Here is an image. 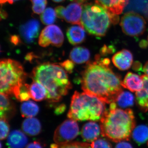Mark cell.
Instances as JSON below:
<instances>
[{
  "mask_svg": "<svg viewBox=\"0 0 148 148\" xmlns=\"http://www.w3.org/2000/svg\"><path fill=\"white\" fill-rule=\"evenodd\" d=\"M108 58H102L98 54L95 61L88 63L83 72L82 89L108 104L114 102L123 91L121 78L111 69Z\"/></svg>",
  "mask_w": 148,
  "mask_h": 148,
  "instance_id": "6da1fadb",
  "label": "cell"
},
{
  "mask_svg": "<svg viewBox=\"0 0 148 148\" xmlns=\"http://www.w3.org/2000/svg\"><path fill=\"white\" fill-rule=\"evenodd\" d=\"M33 80L41 84L47 89L48 101L57 103L72 88L67 72L61 66L45 63L35 67L32 73Z\"/></svg>",
  "mask_w": 148,
  "mask_h": 148,
  "instance_id": "7a4b0ae2",
  "label": "cell"
},
{
  "mask_svg": "<svg viewBox=\"0 0 148 148\" xmlns=\"http://www.w3.org/2000/svg\"><path fill=\"white\" fill-rule=\"evenodd\" d=\"M135 126L132 110L118 108L115 102L110 103L101 119V134L116 143L129 140Z\"/></svg>",
  "mask_w": 148,
  "mask_h": 148,
  "instance_id": "3957f363",
  "label": "cell"
},
{
  "mask_svg": "<svg viewBox=\"0 0 148 148\" xmlns=\"http://www.w3.org/2000/svg\"><path fill=\"white\" fill-rule=\"evenodd\" d=\"M119 22L118 15L111 13L96 2L83 5L82 24L90 35L104 36L111 24L115 25Z\"/></svg>",
  "mask_w": 148,
  "mask_h": 148,
  "instance_id": "277c9868",
  "label": "cell"
},
{
  "mask_svg": "<svg viewBox=\"0 0 148 148\" xmlns=\"http://www.w3.org/2000/svg\"><path fill=\"white\" fill-rule=\"evenodd\" d=\"M105 104L93 95L75 91L72 96L68 118L75 121H97L101 119L106 110Z\"/></svg>",
  "mask_w": 148,
  "mask_h": 148,
  "instance_id": "5b68a950",
  "label": "cell"
},
{
  "mask_svg": "<svg viewBox=\"0 0 148 148\" xmlns=\"http://www.w3.org/2000/svg\"><path fill=\"white\" fill-rule=\"evenodd\" d=\"M27 74L22 65L15 60L4 59L0 62V91L16 98L25 83Z\"/></svg>",
  "mask_w": 148,
  "mask_h": 148,
  "instance_id": "8992f818",
  "label": "cell"
},
{
  "mask_svg": "<svg viewBox=\"0 0 148 148\" xmlns=\"http://www.w3.org/2000/svg\"><path fill=\"white\" fill-rule=\"evenodd\" d=\"M123 32L127 36L138 37L144 34L146 28L145 18L139 14L131 11L125 14L120 22Z\"/></svg>",
  "mask_w": 148,
  "mask_h": 148,
  "instance_id": "52a82bcc",
  "label": "cell"
},
{
  "mask_svg": "<svg viewBox=\"0 0 148 148\" xmlns=\"http://www.w3.org/2000/svg\"><path fill=\"white\" fill-rule=\"evenodd\" d=\"M79 134V128L76 121L66 120L56 130L53 140L60 145H66L74 140Z\"/></svg>",
  "mask_w": 148,
  "mask_h": 148,
  "instance_id": "ba28073f",
  "label": "cell"
},
{
  "mask_svg": "<svg viewBox=\"0 0 148 148\" xmlns=\"http://www.w3.org/2000/svg\"><path fill=\"white\" fill-rule=\"evenodd\" d=\"M64 41L63 32L59 27L51 25L44 28L40 35L38 43L42 47H45L50 45L60 47Z\"/></svg>",
  "mask_w": 148,
  "mask_h": 148,
  "instance_id": "9c48e42d",
  "label": "cell"
},
{
  "mask_svg": "<svg viewBox=\"0 0 148 148\" xmlns=\"http://www.w3.org/2000/svg\"><path fill=\"white\" fill-rule=\"evenodd\" d=\"M40 25L36 19L29 20L21 25L19 29L20 35L26 43L31 44L34 42L39 34Z\"/></svg>",
  "mask_w": 148,
  "mask_h": 148,
  "instance_id": "30bf717a",
  "label": "cell"
},
{
  "mask_svg": "<svg viewBox=\"0 0 148 148\" xmlns=\"http://www.w3.org/2000/svg\"><path fill=\"white\" fill-rule=\"evenodd\" d=\"M83 9V5H82L77 3H72L64 9L63 18L68 23L82 25L81 19Z\"/></svg>",
  "mask_w": 148,
  "mask_h": 148,
  "instance_id": "8fae6325",
  "label": "cell"
},
{
  "mask_svg": "<svg viewBox=\"0 0 148 148\" xmlns=\"http://www.w3.org/2000/svg\"><path fill=\"white\" fill-rule=\"evenodd\" d=\"M133 57L129 50L123 49L114 54L112 57L113 64L121 71L128 70L132 66Z\"/></svg>",
  "mask_w": 148,
  "mask_h": 148,
  "instance_id": "7c38bea8",
  "label": "cell"
},
{
  "mask_svg": "<svg viewBox=\"0 0 148 148\" xmlns=\"http://www.w3.org/2000/svg\"><path fill=\"white\" fill-rule=\"evenodd\" d=\"M122 86L132 92H138L143 89L144 82L142 77L137 74L129 72L122 81Z\"/></svg>",
  "mask_w": 148,
  "mask_h": 148,
  "instance_id": "4fadbf2b",
  "label": "cell"
},
{
  "mask_svg": "<svg viewBox=\"0 0 148 148\" xmlns=\"http://www.w3.org/2000/svg\"><path fill=\"white\" fill-rule=\"evenodd\" d=\"M101 132V126L98 123L94 122H89L83 126L81 136L85 141L92 143L97 139Z\"/></svg>",
  "mask_w": 148,
  "mask_h": 148,
  "instance_id": "5bb4252c",
  "label": "cell"
},
{
  "mask_svg": "<svg viewBox=\"0 0 148 148\" xmlns=\"http://www.w3.org/2000/svg\"><path fill=\"white\" fill-rule=\"evenodd\" d=\"M82 25H77L69 27L67 31V36L70 43L77 45L84 41L86 35Z\"/></svg>",
  "mask_w": 148,
  "mask_h": 148,
  "instance_id": "9a60e30c",
  "label": "cell"
},
{
  "mask_svg": "<svg viewBox=\"0 0 148 148\" xmlns=\"http://www.w3.org/2000/svg\"><path fill=\"white\" fill-rule=\"evenodd\" d=\"M27 142V136L20 130L12 131L8 138L7 145L9 148H24Z\"/></svg>",
  "mask_w": 148,
  "mask_h": 148,
  "instance_id": "2e32d148",
  "label": "cell"
},
{
  "mask_svg": "<svg viewBox=\"0 0 148 148\" xmlns=\"http://www.w3.org/2000/svg\"><path fill=\"white\" fill-rule=\"evenodd\" d=\"M21 127L24 133L29 136L38 135L41 131L40 122L37 119L33 117L28 118L24 120Z\"/></svg>",
  "mask_w": 148,
  "mask_h": 148,
  "instance_id": "e0dca14e",
  "label": "cell"
},
{
  "mask_svg": "<svg viewBox=\"0 0 148 148\" xmlns=\"http://www.w3.org/2000/svg\"><path fill=\"white\" fill-rule=\"evenodd\" d=\"M90 53L87 48L77 47L73 49L70 52V58L74 63L82 64L88 62L90 58Z\"/></svg>",
  "mask_w": 148,
  "mask_h": 148,
  "instance_id": "ac0fdd59",
  "label": "cell"
},
{
  "mask_svg": "<svg viewBox=\"0 0 148 148\" xmlns=\"http://www.w3.org/2000/svg\"><path fill=\"white\" fill-rule=\"evenodd\" d=\"M144 87L143 89L136 93V101L138 106L145 111L148 110V77L142 75Z\"/></svg>",
  "mask_w": 148,
  "mask_h": 148,
  "instance_id": "d6986e66",
  "label": "cell"
},
{
  "mask_svg": "<svg viewBox=\"0 0 148 148\" xmlns=\"http://www.w3.org/2000/svg\"><path fill=\"white\" fill-rule=\"evenodd\" d=\"M0 116L1 118L8 119L14 112V106L8 98V95L1 93L0 96Z\"/></svg>",
  "mask_w": 148,
  "mask_h": 148,
  "instance_id": "ffe728a7",
  "label": "cell"
},
{
  "mask_svg": "<svg viewBox=\"0 0 148 148\" xmlns=\"http://www.w3.org/2000/svg\"><path fill=\"white\" fill-rule=\"evenodd\" d=\"M31 98L36 101H41L47 98V92L41 84L34 81L29 86Z\"/></svg>",
  "mask_w": 148,
  "mask_h": 148,
  "instance_id": "44dd1931",
  "label": "cell"
},
{
  "mask_svg": "<svg viewBox=\"0 0 148 148\" xmlns=\"http://www.w3.org/2000/svg\"><path fill=\"white\" fill-rule=\"evenodd\" d=\"M95 2L105 8L110 12L117 15L120 14L125 6L119 0H95Z\"/></svg>",
  "mask_w": 148,
  "mask_h": 148,
  "instance_id": "7402d4cb",
  "label": "cell"
},
{
  "mask_svg": "<svg viewBox=\"0 0 148 148\" xmlns=\"http://www.w3.org/2000/svg\"><path fill=\"white\" fill-rule=\"evenodd\" d=\"M20 110L23 117H33L38 113L39 108L35 102L27 101L21 104Z\"/></svg>",
  "mask_w": 148,
  "mask_h": 148,
  "instance_id": "603a6c76",
  "label": "cell"
},
{
  "mask_svg": "<svg viewBox=\"0 0 148 148\" xmlns=\"http://www.w3.org/2000/svg\"><path fill=\"white\" fill-rule=\"evenodd\" d=\"M135 98L132 93L128 91H122L118 95L114 102L121 108H127L133 106Z\"/></svg>",
  "mask_w": 148,
  "mask_h": 148,
  "instance_id": "cb8c5ba5",
  "label": "cell"
},
{
  "mask_svg": "<svg viewBox=\"0 0 148 148\" xmlns=\"http://www.w3.org/2000/svg\"><path fill=\"white\" fill-rule=\"evenodd\" d=\"M132 137L138 144L145 143L148 140V127L146 125H140L133 130Z\"/></svg>",
  "mask_w": 148,
  "mask_h": 148,
  "instance_id": "d4e9b609",
  "label": "cell"
},
{
  "mask_svg": "<svg viewBox=\"0 0 148 148\" xmlns=\"http://www.w3.org/2000/svg\"><path fill=\"white\" fill-rule=\"evenodd\" d=\"M56 16L55 11L51 8H48L45 9L41 15V21L45 25H51L55 22Z\"/></svg>",
  "mask_w": 148,
  "mask_h": 148,
  "instance_id": "484cf974",
  "label": "cell"
},
{
  "mask_svg": "<svg viewBox=\"0 0 148 148\" xmlns=\"http://www.w3.org/2000/svg\"><path fill=\"white\" fill-rule=\"evenodd\" d=\"M29 85L24 83L19 89V92L16 99L18 101L23 102L28 101L31 98L29 90Z\"/></svg>",
  "mask_w": 148,
  "mask_h": 148,
  "instance_id": "4316f807",
  "label": "cell"
},
{
  "mask_svg": "<svg viewBox=\"0 0 148 148\" xmlns=\"http://www.w3.org/2000/svg\"><path fill=\"white\" fill-rule=\"evenodd\" d=\"M33 6L32 10L35 13L40 14L45 10L47 4V0H31Z\"/></svg>",
  "mask_w": 148,
  "mask_h": 148,
  "instance_id": "83f0119b",
  "label": "cell"
},
{
  "mask_svg": "<svg viewBox=\"0 0 148 148\" xmlns=\"http://www.w3.org/2000/svg\"><path fill=\"white\" fill-rule=\"evenodd\" d=\"M1 126V134L0 138L1 140H5L8 137L9 132L10 125L7 119L5 118H1L0 121Z\"/></svg>",
  "mask_w": 148,
  "mask_h": 148,
  "instance_id": "f1b7e54d",
  "label": "cell"
},
{
  "mask_svg": "<svg viewBox=\"0 0 148 148\" xmlns=\"http://www.w3.org/2000/svg\"><path fill=\"white\" fill-rule=\"evenodd\" d=\"M90 145L92 148H112L110 143L104 139H96Z\"/></svg>",
  "mask_w": 148,
  "mask_h": 148,
  "instance_id": "f546056e",
  "label": "cell"
},
{
  "mask_svg": "<svg viewBox=\"0 0 148 148\" xmlns=\"http://www.w3.org/2000/svg\"><path fill=\"white\" fill-rule=\"evenodd\" d=\"M59 148H92L91 145L84 143L74 142L60 145Z\"/></svg>",
  "mask_w": 148,
  "mask_h": 148,
  "instance_id": "4dcf8cb0",
  "label": "cell"
},
{
  "mask_svg": "<svg viewBox=\"0 0 148 148\" xmlns=\"http://www.w3.org/2000/svg\"><path fill=\"white\" fill-rule=\"evenodd\" d=\"M74 62L71 60H67L60 64V66L69 73H71L73 70L74 67Z\"/></svg>",
  "mask_w": 148,
  "mask_h": 148,
  "instance_id": "1f68e13d",
  "label": "cell"
},
{
  "mask_svg": "<svg viewBox=\"0 0 148 148\" xmlns=\"http://www.w3.org/2000/svg\"><path fill=\"white\" fill-rule=\"evenodd\" d=\"M115 51V48L112 45H105L100 50L101 55L106 56L114 53Z\"/></svg>",
  "mask_w": 148,
  "mask_h": 148,
  "instance_id": "d6a6232c",
  "label": "cell"
},
{
  "mask_svg": "<svg viewBox=\"0 0 148 148\" xmlns=\"http://www.w3.org/2000/svg\"><path fill=\"white\" fill-rule=\"evenodd\" d=\"M66 108V106L65 104H61L56 108L54 110V113L57 115H61L65 112Z\"/></svg>",
  "mask_w": 148,
  "mask_h": 148,
  "instance_id": "836d02e7",
  "label": "cell"
},
{
  "mask_svg": "<svg viewBox=\"0 0 148 148\" xmlns=\"http://www.w3.org/2000/svg\"><path fill=\"white\" fill-rule=\"evenodd\" d=\"M65 8L62 6H59L55 8V11L56 12V16L58 18H63V14L64 9Z\"/></svg>",
  "mask_w": 148,
  "mask_h": 148,
  "instance_id": "e575fe53",
  "label": "cell"
},
{
  "mask_svg": "<svg viewBox=\"0 0 148 148\" xmlns=\"http://www.w3.org/2000/svg\"><path fill=\"white\" fill-rule=\"evenodd\" d=\"M115 148H132V147L130 143L122 142L119 143Z\"/></svg>",
  "mask_w": 148,
  "mask_h": 148,
  "instance_id": "d590c367",
  "label": "cell"
},
{
  "mask_svg": "<svg viewBox=\"0 0 148 148\" xmlns=\"http://www.w3.org/2000/svg\"><path fill=\"white\" fill-rule=\"evenodd\" d=\"M132 69L135 71H142V69H143L142 64L139 61H136L133 64Z\"/></svg>",
  "mask_w": 148,
  "mask_h": 148,
  "instance_id": "8d00e7d4",
  "label": "cell"
},
{
  "mask_svg": "<svg viewBox=\"0 0 148 148\" xmlns=\"http://www.w3.org/2000/svg\"><path fill=\"white\" fill-rule=\"evenodd\" d=\"M26 148H42V147L39 143L35 141L34 143H30L26 147Z\"/></svg>",
  "mask_w": 148,
  "mask_h": 148,
  "instance_id": "74e56055",
  "label": "cell"
},
{
  "mask_svg": "<svg viewBox=\"0 0 148 148\" xmlns=\"http://www.w3.org/2000/svg\"><path fill=\"white\" fill-rule=\"evenodd\" d=\"M10 41L14 45H16L20 43L21 40L19 37L16 36H13L11 37Z\"/></svg>",
  "mask_w": 148,
  "mask_h": 148,
  "instance_id": "f35d334b",
  "label": "cell"
},
{
  "mask_svg": "<svg viewBox=\"0 0 148 148\" xmlns=\"http://www.w3.org/2000/svg\"><path fill=\"white\" fill-rule=\"evenodd\" d=\"M71 1L73 2L77 3L84 5L88 3V1L89 0H71Z\"/></svg>",
  "mask_w": 148,
  "mask_h": 148,
  "instance_id": "ab89813d",
  "label": "cell"
},
{
  "mask_svg": "<svg viewBox=\"0 0 148 148\" xmlns=\"http://www.w3.org/2000/svg\"><path fill=\"white\" fill-rule=\"evenodd\" d=\"M143 71L144 72L146 75L148 77V61L146 62L145 66L143 67Z\"/></svg>",
  "mask_w": 148,
  "mask_h": 148,
  "instance_id": "60d3db41",
  "label": "cell"
},
{
  "mask_svg": "<svg viewBox=\"0 0 148 148\" xmlns=\"http://www.w3.org/2000/svg\"><path fill=\"white\" fill-rule=\"evenodd\" d=\"M148 42L146 40L141 41L140 42V46L143 48H145L147 46Z\"/></svg>",
  "mask_w": 148,
  "mask_h": 148,
  "instance_id": "b9f144b4",
  "label": "cell"
},
{
  "mask_svg": "<svg viewBox=\"0 0 148 148\" xmlns=\"http://www.w3.org/2000/svg\"><path fill=\"white\" fill-rule=\"evenodd\" d=\"M1 18H5L7 16V14L5 11L1 10Z\"/></svg>",
  "mask_w": 148,
  "mask_h": 148,
  "instance_id": "7bdbcfd3",
  "label": "cell"
},
{
  "mask_svg": "<svg viewBox=\"0 0 148 148\" xmlns=\"http://www.w3.org/2000/svg\"><path fill=\"white\" fill-rule=\"evenodd\" d=\"M143 11H144L145 15L146 17L148 19V4Z\"/></svg>",
  "mask_w": 148,
  "mask_h": 148,
  "instance_id": "ee69618b",
  "label": "cell"
},
{
  "mask_svg": "<svg viewBox=\"0 0 148 148\" xmlns=\"http://www.w3.org/2000/svg\"><path fill=\"white\" fill-rule=\"evenodd\" d=\"M119 1L125 5L126 6L129 3V0H119Z\"/></svg>",
  "mask_w": 148,
  "mask_h": 148,
  "instance_id": "f6af8a7d",
  "label": "cell"
},
{
  "mask_svg": "<svg viewBox=\"0 0 148 148\" xmlns=\"http://www.w3.org/2000/svg\"><path fill=\"white\" fill-rule=\"evenodd\" d=\"M8 0H0V3H1V4L3 3H5L6 2H8Z\"/></svg>",
  "mask_w": 148,
  "mask_h": 148,
  "instance_id": "bcb514c9",
  "label": "cell"
},
{
  "mask_svg": "<svg viewBox=\"0 0 148 148\" xmlns=\"http://www.w3.org/2000/svg\"><path fill=\"white\" fill-rule=\"evenodd\" d=\"M53 1L55 2L56 3H60L61 2L64 1L65 0H52Z\"/></svg>",
  "mask_w": 148,
  "mask_h": 148,
  "instance_id": "7dc6e473",
  "label": "cell"
},
{
  "mask_svg": "<svg viewBox=\"0 0 148 148\" xmlns=\"http://www.w3.org/2000/svg\"><path fill=\"white\" fill-rule=\"evenodd\" d=\"M147 42H148V37Z\"/></svg>",
  "mask_w": 148,
  "mask_h": 148,
  "instance_id": "c3c4849f",
  "label": "cell"
},
{
  "mask_svg": "<svg viewBox=\"0 0 148 148\" xmlns=\"http://www.w3.org/2000/svg\"><path fill=\"white\" fill-rule=\"evenodd\" d=\"M18 1V0H15V1Z\"/></svg>",
  "mask_w": 148,
  "mask_h": 148,
  "instance_id": "681fc988",
  "label": "cell"
},
{
  "mask_svg": "<svg viewBox=\"0 0 148 148\" xmlns=\"http://www.w3.org/2000/svg\"></svg>",
  "mask_w": 148,
  "mask_h": 148,
  "instance_id": "f907efd6",
  "label": "cell"
}]
</instances>
